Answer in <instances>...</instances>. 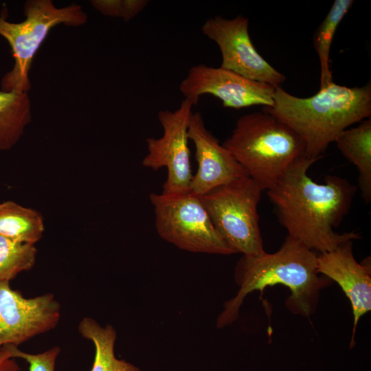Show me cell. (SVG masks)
Masks as SVG:
<instances>
[{
	"label": "cell",
	"instance_id": "6da1fadb",
	"mask_svg": "<svg viewBox=\"0 0 371 371\" xmlns=\"http://www.w3.org/2000/svg\"><path fill=\"white\" fill-rule=\"evenodd\" d=\"M318 160L302 158L266 191L287 236L323 254L361 236L335 231L349 212L357 187L333 175H326L323 183L314 181L308 171Z\"/></svg>",
	"mask_w": 371,
	"mask_h": 371
},
{
	"label": "cell",
	"instance_id": "7a4b0ae2",
	"mask_svg": "<svg viewBox=\"0 0 371 371\" xmlns=\"http://www.w3.org/2000/svg\"><path fill=\"white\" fill-rule=\"evenodd\" d=\"M315 252L300 242L287 236L275 253L266 251L259 256H244L235 267V281L239 286L236 295L227 302L217 319V326L234 322L245 297L267 286L284 285L291 291L286 300L293 314L308 317L314 314L322 290L333 281L319 276Z\"/></svg>",
	"mask_w": 371,
	"mask_h": 371
},
{
	"label": "cell",
	"instance_id": "3957f363",
	"mask_svg": "<svg viewBox=\"0 0 371 371\" xmlns=\"http://www.w3.org/2000/svg\"><path fill=\"white\" fill-rule=\"evenodd\" d=\"M303 140L306 156L319 159L328 146L353 124L371 115V85L348 87L333 82L313 95L300 98L276 88L273 104L264 107Z\"/></svg>",
	"mask_w": 371,
	"mask_h": 371
},
{
	"label": "cell",
	"instance_id": "277c9868",
	"mask_svg": "<svg viewBox=\"0 0 371 371\" xmlns=\"http://www.w3.org/2000/svg\"><path fill=\"white\" fill-rule=\"evenodd\" d=\"M222 144L263 191L306 157L301 137L263 110L240 117L231 135Z\"/></svg>",
	"mask_w": 371,
	"mask_h": 371
},
{
	"label": "cell",
	"instance_id": "5b68a950",
	"mask_svg": "<svg viewBox=\"0 0 371 371\" xmlns=\"http://www.w3.org/2000/svg\"><path fill=\"white\" fill-rule=\"evenodd\" d=\"M24 14L26 18L21 23H11L0 16V35L10 44L14 58L12 69L1 80L3 91L29 92L32 60L50 30L61 23L79 26L87 19L80 5L59 8L50 0L26 1Z\"/></svg>",
	"mask_w": 371,
	"mask_h": 371
},
{
	"label": "cell",
	"instance_id": "8992f818",
	"mask_svg": "<svg viewBox=\"0 0 371 371\" xmlns=\"http://www.w3.org/2000/svg\"><path fill=\"white\" fill-rule=\"evenodd\" d=\"M262 191L246 176L201 196L214 227L235 253L259 256L265 252L258 212Z\"/></svg>",
	"mask_w": 371,
	"mask_h": 371
},
{
	"label": "cell",
	"instance_id": "52a82bcc",
	"mask_svg": "<svg viewBox=\"0 0 371 371\" xmlns=\"http://www.w3.org/2000/svg\"><path fill=\"white\" fill-rule=\"evenodd\" d=\"M159 236L178 248L196 253L235 254L214 227L201 196L151 193Z\"/></svg>",
	"mask_w": 371,
	"mask_h": 371
},
{
	"label": "cell",
	"instance_id": "ba28073f",
	"mask_svg": "<svg viewBox=\"0 0 371 371\" xmlns=\"http://www.w3.org/2000/svg\"><path fill=\"white\" fill-rule=\"evenodd\" d=\"M193 104L184 99L175 111L161 110L158 120L163 129L159 138L146 139L148 153L142 160L146 168L167 170L161 194L179 195L190 192L193 174L188 147V125Z\"/></svg>",
	"mask_w": 371,
	"mask_h": 371
},
{
	"label": "cell",
	"instance_id": "9c48e42d",
	"mask_svg": "<svg viewBox=\"0 0 371 371\" xmlns=\"http://www.w3.org/2000/svg\"><path fill=\"white\" fill-rule=\"evenodd\" d=\"M201 32L220 49V67L274 87L285 81L286 77L256 49L249 34V20L245 16L229 19L217 15L202 25Z\"/></svg>",
	"mask_w": 371,
	"mask_h": 371
},
{
	"label": "cell",
	"instance_id": "30bf717a",
	"mask_svg": "<svg viewBox=\"0 0 371 371\" xmlns=\"http://www.w3.org/2000/svg\"><path fill=\"white\" fill-rule=\"evenodd\" d=\"M276 87L254 81L221 67L204 64L191 67L179 91L193 105L205 94L218 98L225 108L240 109L255 105L271 107Z\"/></svg>",
	"mask_w": 371,
	"mask_h": 371
},
{
	"label": "cell",
	"instance_id": "8fae6325",
	"mask_svg": "<svg viewBox=\"0 0 371 371\" xmlns=\"http://www.w3.org/2000/svg\"><path fill=\"white\" fill-rule=\"evenodd\" d=\"M60 317V305L52 293L24 297L0 282V347L17 346L54 328Z\"/></svg>",
	"mask_w": 371,
	"mask_h": 371
},
{
	"label": "cell",
	"instance_id": "7c38bea8",
	"mask_svg": "<svg viewBox=\"0 0 371 371\" xmlns=\"http://www.w3.org/2000/svg\"><path fill=\"white\" fill-rule=\"evenodd\" d=\"M188 132L189 140L194 145L198 164L190 192L202 196L220 186L248 176L232 154L206 128L200 112H192Z\"/></svg>",
	"mask_w": 371,
	"mask_h": 371
},
{
	"label": "cell",
	"instance_id": "4fadbf2b",
	"mask_svg": "<svg viewBox=\"0 0 371 371\" xmlns=\"http://www.w3.org/2000/svg\"><path fill=\"white\" fill-rule=\"evenodd\" d=\"M352 242H346L317 257L318 273L337 283L351 304L354 319L351 347L360 318L371 310L370 258L358 262L353 254Z\"/></svg>",
	"mask_w": 371,
	"mask_h": 371
},
{
	"label": "cell",
	"instance_id": "5bb4252c",
	"mask_svg": "<svg viewBox=\"0 0 371 371\" xmlns=\"http://www.w3.org/2000/svg\"><path fill=\"white\" fill-rule=\"evenodd\" d=\"M338 149L358 170V188L366 203L371 201V119L344 131L335 139Z\"/></svg>",
	"mask_w": 371,
	"mask_h": 371
},
{
	"label": "cell",
	"instance_id": "9a60e30c",
	"mask_svg": "<svg viewBox=\"0 0 371 371\" xmlns=\"http://www.w3.org/2000/svg\"><path fill=\"white\" fill-rule=\"evenodd\" d=\"M31 118L28 92L0 91V150L16 144Z\"/></svg>",
	"mask_w": 371,
	"mask_h": 371
},
{
	"label": "cell",
	"instance_id": "2e32d148",
	"mask_svg": "<svg viewBox=\"0 0 371 371\" xmlns=\"http://www.w3.org/2000/svg\"><path fill=\"white\" fill-rule=\"evenodd\" d=\"M78 331L95 347V357L91 371H140L125 360L116 358L114 352L117 333L109 324L101 326L90 317H84L78 325Z\"/></svg>",
	"mask_w": 371,
	"mask_h": 371
},
{
	"label": "cell",
	"instance_id": "e0dca14e",
	"mask_svg": "<svg viewBox=\"0 0 371 371\" xmlns=\"http://www.w3.org/2000/svg\"><path fill=\"white\" fill-rule=\"evenodd\" d=\"M43 232V218L38 212L11 201L0 203V235L35 245Z\"/></svg>",
	"mask_w": 371,
	"mask_h": 371
},
{
	"label": "cell",
	"instance_id": "ac0fdd59",
	"mask_svg": "<svg viewBox=\"0 0 371 371\" xmlns=\"http://www.w3.org/2000/svg\"><path fill=\"white\" fill-rule=\"evenodd\" d=\"M353 3V0H335L313 35V46L320 64L319 89L328 87L333 82L330 67L331 43L339 24Z\"/></svg>",
	"mask_w": 371,
	"mask_h": 371
},
{
	"label": "cell",
	"instance_id": "d6986e66",
	"mask_svg": "<svg viewBox=\"0 0 371 371\" xmlns=\"http://www.w3.org/2000/svg\"><path fill=\"white\" fill-rule=\"evenodd\" d=\"M36 253L33 244L16 242L0 235V282H10L18 273L31 269Z\"/></svg>",
	"mask_w": 371,
	"mask_h": 371
},
{
	"label": "cell",
	"instance_id": "ffe728a7",
	"mask_svg": "<svg viewBox=\"0 0 371 371\" xmlns=\"http://www.w3.org/2000/svg\"><path fill=\"white\" fill-rule=\"evenodd\" d=\"M148 0H96L92 1L94 8L102 14L120 17L130 21L148 4Z\"/></svg>",
	"mask_w": 371,
	"mask_h": 371
},
{
	"label": "cell",
	"instance_id": "44dd1931",
	"mask_svg": "<svg viewBox=\"0 0 371 371\" xmlns=\"http://www.w3.org/2000/svg\"><path fill=\"white\" fill-rule=\"evenodd\" d=\"M12 358H21L29 364V371H54L56 361L60 352L58 346H54L38 354L26 353L12 344L4 345Z\"/></svg>",
	"mask_w": 371,
	"mask_h": 371
},
{
	"label": "cell",
	"instance_id": "7402d4cb",
	"mask_svg": "<svg viewBox=\"0 0 371 371\" xmlns=\"http://www.w3.org/2000/svg\"><path fill=\"white\" fill-rule=\"evenodd\" d=\"M20 369L6 346L0 347V371H19Z\"/></svg>",
	"mask_w": 371,
	"mask_h": 371
}]
</instances>
